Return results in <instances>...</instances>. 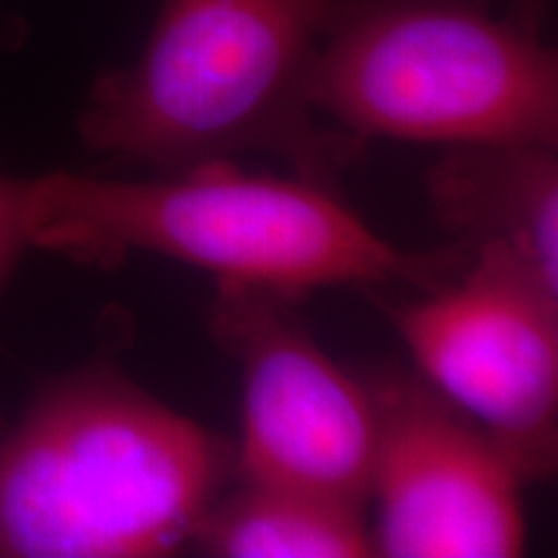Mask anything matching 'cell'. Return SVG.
<instances>
[{"mask_svg": "<svg viewBox=\"0 0 558 558\" xmlns=\"http://www.w3.org/2000/svg\"><path fill=\"white\" fill-rule=\"evenodd\" d=\"M279 292L218 284L209 329L241 365L235 478L369 507L378 403L316 344Z\"/></svg>", "mask_w": 558, "mask_h": 558, "instance_id": "obj_6", "label": "cell"}, {"mask_svg": "<svg viewBox=\"0 0 558 558\" xmlns=\"http://www.w3.org/2000/svg\"><path fill=\"white\" fill-rule=\"evenodd\" d=\"M3 429H5V427H3V422H0V435H3Z\"/></svg>", "mask_w": 558, "mask_h": 558, "instance_id": "obj_13", "label": "cell"}, {"mask_svg": "<svg viewBox=\"0 0 558 558\" xmlns=\"http://www.w3.org/2000/svg\"><path fill=\"white\" fill-rule=\"evenodd\" d=\"M507 16L522 29L543 34L548 21V0H507Z\"/></svg>", "mask_w": 558, "mask_h": 558, "instance_id": "obj_11", "label": "cell"}, {"mask_svg": "<svg viewBox=\"0 0 558 558\" xmlns=\"http://www.w3.org/2000/svg\"><path fill=\"white\" fill-rule=\"evenodd\" d=\"M347 0H160L143 50L101 73L78 114L90 150L156 173L288 160L333 186L365 140L320 124L313 73Z\"/></svg>", "mask_w": 558, "mask_h": 558, "instance_id": "obj_1", "label": "cell"}, {"mask_svg": "<svg viewBox=\"0 0 558 558\" xmlns=\"http://www.w3.org/2000/svg\"><path fill=\"white\" fill-rule=\"evenodd\" d=\"M416 373L486 432L525 484L558 465V290L497 251L390 308Z\"/></svg>", "mask_w": 558, "mask_h": 558, "instance_id": "obj_5", "label": "cell"}, {"mask_svg": "<svg viewBox=\"0 0 558 558\" xmlns=\"http://www.w3.org/2000/svg\"><path fill=\"white\" fill-rule=\"evenodd\" d=\"M239 481L194 527L190 546L213 558H367L375 556L365 509L300 492Z\"/></svg>", "mask_w": 558, "mask_h": 558, "instance_id": "obj_9", "label": "cell"}, {"mask_svg": "<svg viewBox=\"0 0 558 558\" xmlns=\"http://www.w3.org/2000/svg\"><path fill=\"white\" fill-rule=\"evenodd\" d=\"M29 243L94 267L156 254L205 269L218 284L292 300L331 284L403 282L427 290L469 264L465 248L452 241L432 251L393 246L333 186L254 177L235 163L156 179L34 177Z\"/></svg>", "mask_w": 558, "mask_h": 558, "instance_id": "obj_2", "label": "cell"}, {"mask_svg": "<svg viewBox=\"0 0 558 558\" xmlns=\"http://www.w3.org/2000/svg\"><path fill=\"white\" fill-rule=\"evenodd\" d=\"M558 148L460 145L427 173L439 226L452 243L497 251L558 290Z\"/></svg>", "mask_w": 558, "mask_h": 558, "instance_id": "obj_8", "label": "cell"}, {"mask_svg": "<svg viewBox=\"0 0 558 558\" xmlns=\"http://www.w3.org/2000/svg\"><path fill=\"white\" fill-rule=\"evenodd\" d=\"M29 243V179L0 173V298Z\"/></svg>", "mask_w": 558, "mask_h": 558, "instance_id": "obj_10", "label": "cell"}, {"mask_svg": "<svg viewBox=\"0 0 558 558\" xmlns=\"http://www.w3.org/2000/svg\"><path fill=\"white\" fill-rule=\"evenodd\" d=\"M21 34H24V26H21V21H16L13 16H5V13H0V47H11L13 41H16Z\"/></svg>", "mask_w": 558, "mask_h": 558, "instance_id": "obj_12", "label": "cell"}, {"mask_svg": "<svg viewBox=\"0 0 558 558\" xmlns=\"http://www.w3.org/2000/svg\"><path fill=\"white\" fill-rule=\"evenodd\" d=\"M311 96L365 143L558 148V54L492 0H347Z\"/></svg>", "mask_w": 558, "mask_h": 558, "instance_id": "obj_4", "label": "cell"}, {"mask_svg": "<svg viewBox=\"0 0 558 558\" xmlns=\"http://www.w3.org/2000/svg\"><path fill=\"white\" fill-rule=\"evenodd\" d=\"M378 403L369 501L375 556L525 554L522 476L473 418L416 373L369 378Z\"/></svg>", "mask_w": 558, "mask_h": 558, "instance_id": "obj_7", "label": "cell"}, {"mask_svg": "<svg viewBox=\"0 0 558 558\" xmlns=\"http://www.w3.org/2000/svg\"><path fill=\"white\" fill-rule=\"evenodd\" d=\"M235 448L94 360L0 435V558H160L190 546Z\"/></svg>", "mask_w": 558, "mask_h": 558, "instance_id": "obj_3", "label": "cell"}]
</instances>
